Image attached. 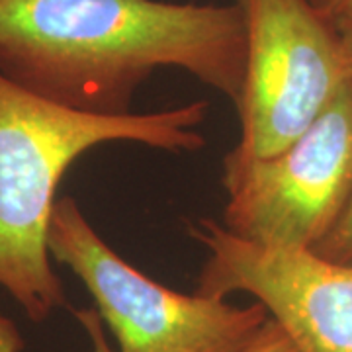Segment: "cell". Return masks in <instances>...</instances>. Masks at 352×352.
Masks as SVG:
<instances>
[{"label":"cell","mask_w":352,"mask_h":352,"mask_svg":"<svg viewBox=\"0 0 352 352\" xmlns=\"http://www.w3.org/2000/svg\"><path fill=\"white\" fill-rule=\"evenodd\" d=\"M245 65L237 2L0 0V75L78 112L131 113L161 69L184 71L237 106Z\"/></svg>","instance_id":"6da1fadb"},{"label":"cell","mask_w":352,"mask_h":352,"mask_svg":"<svg viewBox=\"0 0 352 352\" xmlns=\"http://www.w3.org/2000/svg\"><path fill=\"white\" fill-rule=\"evenodd\" d=\"M210 104L100 116L71 110L0 75V288L41 323L67 305L47 247L57 188L69 166L104 143H139L170 153L206 147L198 127Z\"/></svg>","instance_id":"7a4b0ae2"},{"label":"cell","mask_w":352,"mask_h":352,"mask_svg":"<svg viewBox=\"0 0 352 352\" xmlns=\"http://www.w3.org/2000/svg\"><path fill=\"white\" fill-rule=\"evenodd\" d=\"M47 247L85 284L122 352H243L270 317L258 302L159 284L113 251L71 196L55 204Z\"/></svg>","instance_id":"3957f363"},{"label":"cell","mask_w":352,"mask_h":352,"mask_svg":"<svg viewBox=\"0 0 352 352\" xmlns=\"http://www.w3.org/2000/svg\"><path fill=\"white\" fill-rule=\"evenodd\" d=\"M247 32L239 143L223 161L272 157L302 135L352 80L335 24L307 0H235Z\"/></svg>","instance_id":"277c9868"},{"label":"cell","mask_w":352,"mask_h":352,"mask_svg":"<svg viewBox=\"0 0 352 352\" xmlns=\"http://www.w3.org/2000/svg\"><path fill=\"white\" fill-rule=\"evenodd\" d=\"M229 233L284 251H314L352 198V80L294 143L272 157L223 161Z\"/></svg>","instance_id":"5b68a950"},{"label":"cell","mask_w":352,"mask_h":352,"mask_svg":"<svg viewBox=\"0 0 352 352\" xmlns=\"http://www.w3.org/2000/svg\"><path fill=\"white\" fill-rule=\"evenodd\" d=\"M188 235L208 252L198 294H249L300 352H352V266L239 239L212 217L192 221Z\"/></svg>","instance_id":"8992f818"},{"label":"cell","mask_w":352,"mask_h":352,"mask_svg":"<svg viewBox=\"0 0 352 352\" xmlns=\"http://www.w3.org/2000/svg\"><path fill=\"white\" fill-rule=\"evenodd\" d=\"M311 252L329 263L352 266V198L335 221V226L315 245Z\"/></svg>","instance_id":"52a82bcc"},{"label":"cell","mask_w":352,"mask_h":352,"mask_svg":"<svg viewBox=\"0 0 352 352\" xmlns=\"http://www.w3.org/2000/svg\"><path fill=\"white\" fill-rule=\"evenodd\" d=\"M243 352H300L294 340L284 329L278 325L272 317L264 323L263 329L256 333V337L251 340V344Z\"/></svg>","instance_id":"ba28073f"},{"label":"cell","mask_w":352,"mask_h":352,"mask_svg":"<svg viewBox=\"0 0 352 352\" xmlns=\"http://www.w3.org/2000/svg\"><path fill=\"white\" fill-rule=\"evenodd\" d=\"M25 340L10 317L0 311V352H22Z\"/></svg>","instance_id":"9c48e42d"},{"label":"cell","mask_w":352,"mask_h":352,"mask_svg":"<svg viewBox=\"0 0 352 352\" xmlns=\"http://www.w3.org/2000/svg\"><path fill=\"white\" fill-rule=\"evenodd\" d=\"M321 16L335 22L339 16L352 10V0H307Z\"/></svg>","instance_id":"30bf717a"},{"label":"cell","mask_w":352,"mask_h":352,"mask_svg":"<svg viewBox=\"0 0 352 352\" xmlns=\"http://www.w3.org/2000/svg\"><path fill=\"white\" fill-rule=\"evenodd\" d=\"M333 24H335L337 34H339L342 51H344V55H346V59L352 67V10L339 16Z\"/></svg>","instance_id":"8fae6325"}]
</instances>
